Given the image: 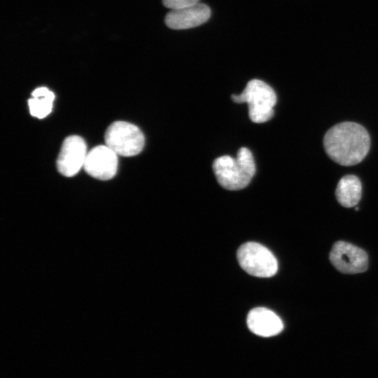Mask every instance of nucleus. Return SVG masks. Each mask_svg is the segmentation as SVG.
I'll list each match as a JSON object with an SVG mask.
<instances>
[{"mask_svg": "<svg viewBox=\"0 0 378 378\" xmlns=\"http://www.w3.org/2000/svg\"><path fill=\"white\" fill-rule=\"evenodd\" d=\"M326 153L336 163L351 166L360 162L368 153L370 139L360 125L344 122L329 129L323 137Z\"/></svg>", "mask_w": 378, "mask_h": 378, "instance_id": "f257e3e1", "label": "nucleus"}, {"mask_svg": "<svg viewBox=\"0 0 378 378\" xmlns=\"http://www.w3.org/2000/svg\"><path fill=\"white\" fill-rule=\"evenodd\" d=\"M83 167L95 178L111 179L117 172L118 155L106 145L97 146L87 153Z\"/></svg>", "mask_w": 378, "mask_h": 378, "instance_id": "6e6552de", "label": "nucleus"}, {"mask_svg": "<svg viewBox=\"0 0 378 378\" xmlns=\"http://www.w3.org/2000/svg\"><path fill=\"white\" fill-rule=\"evenodd\" d=\"M329 259L338 271L344 274L361 273L368 267L366 252L344 241H338L333 244Z\"/></svg>", "mask_w": 378, "mask_h": 378, "instance_id": "423d86ee", "label": "nucleus"}, {"mask_svg": "<svg viewBox=\"0 0 378 378\" xmlns=\"http://www.w3.org/2000/svg\"><path fill=\"white\" fill-rule=\"evenodd\" d=\"M32 99L28 100L29 111L32 116L43 118L52 111L55 94L45 87L36 88L31 93Z\"/></svg>", "mask_w": 378, "mask_h": 378, "instance_id": "f8f14e48", "label": "nucleus"}, {"mask_svg": "<svg viewBox=\"0 0 378 378\" xmlns=\"http://www.w3.org/2000/svg\"><path fill=\"white\" fill-rule=\"evenodd\" d=\"M237 260L241 268L250 275L271 277L278 270V263L272 253L256 242H246L238 249Z\"/></svg>", "mask_w": 378, "mask_h": 378, "instance_id": "39448f33", "label": "nucleus"}, {"mask_svg": "<svg viewBox=\"0 0 378 378\" xmlns=\"http://www.w3.org/2000/svg\"><path fill=\"white\" fill-rule=\"evenodd\" d=\"M362 186L359 178L354 175L343 176L337 183L335 195L338 202L344 207L356 206L360 200Z\"/></svg>", "mask_w": 378, "mask_h": 378, "instance_id": "9b49d317", "label": "nucleus"}, {"mask_svg": "<svg viewBox=\"0 0 378 378\" xmlns=\"http://www.w3.org/2000/svg\"><path fill=\"white\" fill-rule=\"evenodd\" d=\"M211 15L210 8L202 3L172 9L164 19L166 25L173 29H186L206 22Z\"/></svg>", "mask_w": 378, "mask_h": 378, "instance_id": "1a4fd4ad", "label": "nucleus"}, {"mask_svg": "<svg viewBox=\"0 0 378 378\" xmlns=\"http://www.w3.org/2000/svg\"><path fill=\"white\" fill-rule=\"evenodd\" d=\"M247 325L252 332L262 337L278 335L284 328L281 318L265 307L251 309L247 316Z\"/></svg>", "mask_w": 378, "mask_h": 378, "instance_id": "9d476101", "label": "nucleus"}, {"mask_svg": "<svg viewBox=\"0 0 378 378\" xmlns=\"http://www.w3.org/2000/svg\"><path fill=\"white\" fill-rule=\"evenodd\" d=\"M200 0H162L166 8L176 9L198 4Z\"/></svg>", "mask_w": 378, "mask_h": 378, "instance_id": "ddd939ff", "label": "nucleus"}, {"mask_svg": "<svg viewBox=\"0 0 378 378\" xmlns=\"http://www.w3.org/2000/svg\"><path fill=\"white\" fill-rule=\"evenodd\" d=\"M231 98L235 103L248 104V115L253 122H267L274 115L276 95L274 90L262 80H250L241 94H232Z\"/></svg>", "mask_w": 378, "mask_h": 378, "instance_id": "7ed1b4c3", "label": "nucleus"}, {"mask_svg": "<svg viewBox=\"0 0 378 378\" xmlns=\"http://www.w3.org/2000/svg\"><path fill=\"white\" fill-rule=\"evenodd\" d=\"M87 153V146L82 137L77 135L66 137L57 160L59 172L66 177L76 175L84 166Z\"/></svg>", "mask_w": 378, "mask_h": 378, "instance_id": "0eeeda50", "label": "nucleus"}, {"mask_svg": "<svg viewBox=\"0 0 378 378\" xmlns=\"http://www.w3.org/2000/svg\"><path fill=\"white\" fill-rule=\"evenodd\" d=\"M213 171L218 183L229 190L246 187L255 173V164L249 149H239L237 157L223 155L213 162Z\"/></svg>", "mask_w": 378, "mask_h": 378, "instance_id": "f03ea898", "label": "nucleus"}, {"mask_svg": "<svg viewBox=\"0 0 378 378\" xmlns=\"http://www.w3.org/2000/svg\"><path fill=\"white\" fill-rule=\"evenodd\" d=\"M355 209H356V211H358L359 209V208L356 207Z\"/></svg>", "mask_w": 378, "mask_h": 378, "instance_id": "4468645a", "label": "nucleus"}, {"mask_svg": "<svg viewBox=\"0 0 378 378\" xmlns=\"http://www.w3.org/2000/svg\"><path fill=\"white\" fill-rule=\"evenodd\" d=\"M105 143L117 155L134 156L143 150L145 138L140 129L131 123L116 121L105 132Z\"/></svg>", "mask_w": 378, "mask_h": 378, "instance_id": "20e7f679", "label": "nucleus"}]
</instances>
